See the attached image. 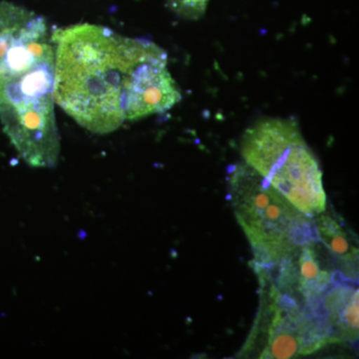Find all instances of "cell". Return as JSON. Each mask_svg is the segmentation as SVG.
Segmentation results:
<instances>
[{
    "label": "cell",
    "mask_w": 359,
    "mask_h": 359,
    "mask_svg": "<svg viewBox=\"0 0 359 359\" xmlns=\"http://www.w3.org/2000/svg\"><path fill=\"white\" fill-rule=\"evenodd\" d=\"M228 200L259 268L275 266L318 241L314 222L245 163L229 172Z\"/></svg>",
    "instance_id": "obj_4"
},
{
    "label": "cell",
    "mask_w": 359,
    "mask_h": 359,
    "mask_svg": "<svg viewBox=\"0 0 359 359\" xmlns=\"http://www.w3.org/2000/svg\"><path fill=\"white\" fill-rule=\"evenodd\" d=\"M271 323L268 344L261 358L287 359L306 355L321 348L304 308L297 299L271 285Z\"/></svg>",
    "instance_id": "obj_5"
},
{
    "label": "cell",
    "mask_w": 359,
    "mask_h": 359,
    "mask_svg": "<svg viewBox=\"0 0 359 359\" xmlns=\"http://www.w3.org/2000/svg\"><path fill=\"white\" fill-rule=\"evenodd\" d=\"M51 40L55 53L54 102L90 132L108 134L119 129L126 121L135 70L163 48L90 23L54 30Z\"/></svg>",
    "instance_id": "obj_2"
},
{
    "label": "cell",
    "mask_w": 359,
    "mask_h": 359,
    "mask_svg": "<svg viewBox=\"0 0 359 359\" xmlns=\"http://www.w3.org/2000/svg\"><path fill=\"white\" fill-rule=\"evenodd\" d=\"M210 0H167L170 9L180 18L198 20L204 15Z\"/></svg>",
    "instance_id": "obj_8"
},
{
    "label": "cell",
    "mask_w": 359,
    "mask_h": 359,
    "mask_svg": "<svg viewBox=\"0 0 359 359\" xmlns=\"http://www.w3.org/2000/svg\"><path fill=\"white\" fill-rule=\"evenodd\" d=\"M347 280L334 276L318 299L302 306L325 346L358 339V290Z\"/></svg>",
    "instance_id": "obj_6"
},
{
    "label": "cell",
    "mask_w": 359,
    "mask_h": 359,
    "mask_svg": "<svg viewBox=\"0 0 359 359\" xmlns=\"http://www.w3.org/2000/svg\"><path fill=\"white\" fill-rule=\"evenodd\" d=\"M241 153L302 214L314 218L327 209L320 163L290 118H263L245 130Z\"/></svg>",
    "instance_id": "obj_3"
},
{
    "label": "cell",
    "mask_w": 359,
    "mask_h": 359,
    "mask_svg": "<svg viewBox=\"0 0 359 359\" xmlns=\"http://www.w3.org/2000/svg\"><path fill=\"white\" fill-rule=\"evenodd\" d=\"M316 237L337 259L346 264V268L355 275L354 266L358 263V249L354 245L353 238L349 236L347 228H344L337 219L328 215H318L314 219Z\"/></svg>",
    "instance_id": "obj_7"
},
{
    "label": "cell",
    "mask_w": 359,
    "mask_h": 359,
    "mask_svg": "<svg viewBox=\"0 0 359 359\" xmlns=\"http://www.w3.org/2000/svg\"><path fill=\"white\" fill-rule=\"evenodd\" d=\"M51 34L42 16L0 2V120L21 158L35 168L56 167L60 154Z\"/></svg>",
    "instance_id": "obj_1"
}]
</instances>
